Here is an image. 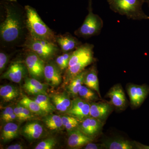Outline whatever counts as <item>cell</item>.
<instances>
[{
	"instance_id": "cell-27",
	"label": "cell",
	"mask_w": 149,
	"mask_h": 149,
	"mask_svg": "<svg viewBox=\"0 0 149 149\" xmlns=\"http://www.w3.org/2000/svg\"><path fill=\"white\" fill-rule=\"evenodd\" d=\"M43 121L47 128L51 130H61L64 128L61 116L57 115H46Z\"/></svg>"
},
{
	"instance_id": "cell-15",
	"label": "cell",
	"mask_w": 149,
	"mask_h": 149,
	"mask_svg": "<svg viewBox=\"0 0 149 149\" xmlns=\"http://www.w3.org/2000/svg\"><path fill=\"white\" fill-rule=\"evenodd\" d=\"M67 143L72 149H77L84 147L89 143L93 142L94 139L85 135L78 128L68 132Z\"/></svg>"
},
{
	"instance_id": "cell-17",
	"label": "cell",
	"mask_w": 149,
	"mask_h": 149,
	"mask_svg": "<svg viewBox=\"0 0 149 149\" xmlns=\"http://www.w3.org/2000/svg\"><path fill=\"white\" fill-rule=\"evenodd\" d=\"M56 42L64 53L73 52L82 45L77 38L70 34L56 36Z\"/></svg>"
},
{
	"instance_id": "cell-21",
	"label": "cell",
	"mask_w": 149,
	"mask_h": 149,
	"mask_svg": "<svg viewBox=\"0 0 149 149\" xmlns=\"http://www.w3.org/2000/svg\"><path fill=\"white\" fill-rule=\"evenodd\" d=\"M88 69L84 70L82 72L72 78L68 83L67 87V92L70 95L73 97H78V93L83 85H84L85 76Z\"/></svg>"
},
{
	"instance_id": "cell-32",
	"label": "cell",
	"mask_w": 149,
	"mask_h": 149,
	"mask_svg": "<svg viewBox=\"0 0 149 149\" xmlns=\"http://www.w3.org/2000/svg\"><path fill=\"white\" fill-rule=\"evenodd\" d=\"M17 106L21 112L22 116L24 118V120H31L35 117L33 113L27 109V108L19 104H18Z\"/></svg>"
},
{
	"instance_id": "cell-36",
	"label": "cell",
	"mask_w": 149,
	"mask_h": 149,
	"mask_svg": "<svg viewBox=\"0 0 149 149\" xmlns=\"http://www.w3.org/2000/svg\"><path fill=\"white\" fill-rule=\"evenodd\" d=\"M14 112L15 113L17 117V119L21 121H24V118L22 116V114L20 109L18 106H16V107H14Z\"/></svg>"
},
{
	"instance_id": "cell-30",
	"label": "cell",
	"mask_w": 149,
	"mask_h": 149,
	"mask_svg": "<svg viewBox=\"0 0 149 149\" xmlns=\"http://www.w3.org/2000/svg\"><path fill=\"white\" fill-rule=\"evenodd\" d=\"M72 52L64 53L62 55L58 56L56 59L55 63L61 71L66 70L68 67L70 56Z\"/></svg>"
},
{
	"instance_id": "cell-41",
	"label": "cell",
	"mask_w": 149,
	"mask_h": 149,
	"mask_svg": "<svg viewBox=\"0 0 149 149\" xmlns=\"http://www.w3.org/2000/svg\"><path fill=\"white\" fill-rule=\"evenodd\" d=\"M6 1H8L10 2H16L17 0H6Z\"/></svg>"
},
{
	"instance_id": "cell-2",
	"label": "cell",
	"mask_w": 149,
	"mask_h": 149,
	"mask_svg": "<svg viewBox=\"0 0 149 149\" xmlns=\"http://www.w3.org/2000/svg\"><path fill=\"white\" fill-rule=\"evenodd\" d=\"M6 16L0 24V36L3 42H15L21 37L23 32V20L20 13L13 7H6Z\"/></svg>"
},
{
	"instance_id": "cell-12",
	"label": "cell",
	"mask_w": 149,
	"mask_h": 149,
	"mask_svg": "<svg viewBox=\"0 0 149 149\" xmlns=\"http://www.w3.org/2000/svg\"><path fill=\"white\" fill-rule=\"evenodd\" d=\"M44 78L47 85L56 88L62 81L61 71L55 63L49 62L45 65Z\"/></svg>"
},
{
	"instance_id": "cell-23",
	"label": "cell",
	"mask_w": 149,
	"mask_h": 149,
	"mask_svg": "<svg viewBox=\"0 0 149 149\" xmlns=\"http://www.w3.org/2000/svg\"><path fill=\"white\" fill-rule=\"evenodd\" d=\"M19 127L16 123L10 122L4 125L1 135V140L6 143L17 138L19 133Z\"/></svg>"
},
{
	"instance_id": "cell-10",
	"label": "cell",
	"mask_w": 149,
	"mask_h": 149,
	"mask_svg": "<svg viewBox=\"0 0 149 149\" xmlns=\"http://www.w3.org/2000/svg\"><path fill=\"white\" fill-rule=\"evenodd\" d=\"M127 90L130 104L136 107L142 104L149 94V88L147 85L130 84Z\"/></svg>"
},
{
	"instance_id": "cell-24",
	"label": "cell",
	"mask_w": 149,
	"mask_h": 149,
	"mask_svg": "<svg viewBox=\"0 0 149 149\" xmlns=\"http://www.w3.org/2000/svg\"><path fill=\"white\" fill-rule=\"evenodd\" d=\"M19 95L18 88L14 85H1L0 87V96L4 102L11 101L17 98Z\"/></svg>"
},
{
	"instance_id": "cell-19",
	"label": "cell",
	"mask_w": 149,
	"mask_h": 149,
	"mask_svg": "<svg viewBox=\"0 0 149 149\" xmlns=\"http://www.w3.org/2000/svg\"><path fill=\"white\" fill-rule=\"evenodd\" d=\"M23 88L29 95L34 96L41 94L47 95V84L41 83L40 80L32 77L25 78Z\"/></svg>"
},
{
	"instance_id": "cell-40",
	"label": "cell",
	"mask_w": 149,
	"mask_h": 149,
	"mask_svg": "<svg viewBox=\"0 0 149 149\" xmlns=\"http://www.w3.org/2000/svg\"><path fill=\"white\" fill-rule=\"evenodd\" d=\"M145 3H147L148 4L149 7V0H145Z\"/></svg>"
},
{
	"instance_id": "cell-6",
	"label": "cell",
	"mask_w": 149,
	"mask_h": 149,
	"mask_svg": "<svg viewBox=\"0 0 149 149\" xmlns=\"http://www.w3.org/2000/svg\"><path fill=\"white\" fill-rule=\"evenodd\" d=\"M28 50L35 53L45 61H47L58 53L59 48L56 43L33 38L29 35L24 44Z\"/></svg>"
},
{
	"instance_id": "cell-9",
	"label": "cell",
	"mask_w": 149,
	"mask_h": 149,
	"mask_svg": "<svg viewBox=\"0 0 149 149\" xmlns=\"http://www.w3.org/2000/svg\"><path fill=\"white\" fill-rule=\"evenodd\" d=\"M90 108V102L84 100L80 97H76L72 100L71 106L65 114L76 118L82 121L91 116Z\"/></svg>"
},
{
	"instance_id": "cell-5",
	"label": "cell",
	"mask_w": 149,
	"mask_h": 149,
	"mask_svg": "<svg viewBox=\"0 0 149 149\" xmlns=\"http://www.w3.org/2000/svg\"><path fill=\"white\" fill-rule=\"evenodd\" d=\"M88 13L81 26L74 32L77 37L90 38L99 35L103 27L104 22L101 17L93 13L92 0H89Z\"/></svg>"
},
{
	"instance_id": "cell-31",
	"label": "cell",
	"mask_w": 149,
	"mask_h": 149,
	"mask_svg": "<svg viewBox=\"0 0 149 149\" xmlns=\"http://www.w3.org/2000/svg\"><path fill=\"white\" fill-rule=\"evenodd\" d=\"M57 141L53 138L45 139L39 143L35 147V149H52L55 147Z\"/></svg>"
},
{
	"instance_id": "cell-22",
	"label": "cell",
	"mask_w": 149,
	"mask_h": 149,
	"mask_svg": "<svg viewBox=\"0 0 149 149\" xmlns=\"http://www.w3.org/2000/svg\"><path fill=\"white\" fill-rule=\"evenodd\" d=\"M97 70L95 65H93L90 69H88V72L85 76L84 85L93 91H95L100 98V87L98 77Z\"/></svg>"
},
{
	"instance_id": "cell-37",
	"label": "cell",
	"mask_w": 149,
	"mask_h": 149,
	"mask_svg": "<svg viewBox=\"0 0 149 149\" xmlns=\"http://www.w3.org/2000/svg\"><path fill=\"white\" fill-rule=\"evenodd\" d=\"M24 148V147L21 144L16 143L10 145L6 148V149H22Z\"/></svg>"
},
{
	"instance_id": "cell-34",
	"label": "cell",
	"mask_w": 149,
	"mask_h": 149,
	"mask_svg": "<svg viewBox=\"0 0 149 149\" xmlns=\"http://www.w3.org/2000/svg\"><path fill=\"white\" fill-rule=\"evenodd\" d=\"M14 112V108L13 107H6L2 112L1 114V118L4 121L8 116H9L11 114H12Z\"/></svg>"
},
{
	"instance_id": "cell-3",
	"label": "cell",
	"mask_w": 149,
	"mask_h": 149,
	"mask_svg": "<svg viewBox=\"0 0 149 149\" xmlns=\"http://www.w3.org/2000/svg\"><path fill=\"white\" fill-rule=\"evenodd\" d=\"M25 24L29 35L36 39L56 43L54 32L43 21L35 8L29 5L24 7Z\"/></svg>"
},
{
	"instance_id": "cell-16",
	"label": "cell",
	"mask_w": 149,
	"mask_h": 149,
	"mask_svg": "<svg viewBox=\"0 0 149 149\" xmlns=\"http://www.w3.org/2000/svg\"><path fill=\"white\" fill-rule=\"evenodd\" d=\"M19 131L21 135L27 140L33 141L40 139L42 136L44 128L40 123L33 121L24 125Z\"/></svg>"
},
{
	"instance_id": "cell-33",
	"label": "cell",
	"mask_w": 149,
	"mask_h": 149,
	"mask_svg": "<svg viewBox=\"0 0 149 149\" xmlns=\"http://www.w3.org/2000/svg\"><path fill=\"white\" fill-rule=\"evenodd\" d=\"M8 56L5 53H0V72L1 74L5 69L8 61Z\"/></svg>"
},
{
	"instance_id": "cell-38",
	"label": "cell",
	"mask_w": 149,
	"mask_h": 149,
	"mask_svg": "<svg viewBox=\"0 0 149 149\" xmlns=\"http://www.w3.org/2000/svg\"><path fill=\"white\" fill-rule=\"evenodd\" d=\"M134 143H135L136 149H149V146L143 145V144L141 143L136 142V141H134Z\"/></svg>"
},
{
	"instance_id": "cell-8",
	"label": "cell",
	"mask_w": 149,
	"mask_h": 149,
	"mask_svg": "<svg viewBox=\"0 0 149 149\" xmlns=\"http://www.w3.org/2000/svg\"><path fill=\"white\" fill-rule=\"evenodd\" d=\"M28 70L24 63L14 61L11 63L6 71L2 74L1 78L19 83L24 78Z\"/></svg>"
},
{
	"instance_id": "cell-26",
	"label": "cell",
	"mask_w": 149,
	"mask_h": 149,
	"mask_svg": "<svg viewBox=\"0 0 149 149\" xmlns=\"http://www.w3.org/2000/svg\"><path fill=\"white\" fill-rule=\"evenodd\" d=\"M19 104L27 108V109L35 114L42 116L47 114L35 100L28 97L27 96H23L19 101Z\"/></svg>"
},
{
	"instance_id": "cell-29",
	"label": "cell",
	"mask_w": 149,
	"mask_h": 149,
	"mask_svg": "<svg viewBox=\"0 0 149 149\" xmlns=\"http://www.w3.org/2000/svg\"><path fill=\"white\" fill-rule=\"evenodd\" d=\"M61 118L63 127L68 133L78 128L80 120L68 114L63 116Z\"/></svg>"
},
{
	"instance_id": "cell-1",
	"label": "cell",
	"mask_w": 149,
	"mask_h": 149,
	"mask_svg": "<svg viewBox=\"0 0 149 149\" xmlns=\"http://www.w3.org/2000/svg\"><path fill=\"white\" fill-rule=\"evenodd\" d=\"M94 47L92 44L85 43L82 44L72 52L65 74V83L66 84H68L74 76L95 61Z\"/></svg>"
},
{
	"instance_id": "cell-35",
	"label": "cell",
	"mask_w": 149,
	"mask_h": 149,
	"mask_svg": "<svg viewBox=\"0 0 149 149\" xmlns=\"http://www.w3.org/2000/svg\"><path fill=\"white\" fill-rule=\"evenodd\" d=\"M85 149H104L102 143H94L91 142L84 146Z\"/></svg>"
},
{
	"instance_id": "cell-7",
	"label": "cell",
	"mask_w": 149,
	"mask_h": 149,
	"mask_svg": "<svg viewBox=\"0 0 149 149\" xmlns=\"http://www.w3.org/2000/svg\"><path fill=\"white\" fill-rule=\"evenodd\" d=\"M24 63L31 77L39 80L44 78L45 61L37 54L28 50L24 60Z\"/></svg>"
},
{
	"instance_id": "cell-4",
	"label": "cell",
	"mask_w": 149,
	"mask_h": 149,
	"mask_svg": "<svg viewBox=\"0 0 149 149\" xmlns=\"http://www.w3.org/2000/svg\"><path fill=\"white\" fill-rule=\"evenodd\" d=\"M110 8L115 13L135 20L149 19L143 10L145 0H107Z\"/></svg>"
},
{
	"instance_id": "cell-14",
	"label": "cell",
	"mask_w": 149,
	"mask_h": 149,
	"mask_svg": "<svg viewBox=\"0 0 149 149\" xmlns=\"http://www.w3.org/2000/svg\"><path fill=\"white\" fill-rule=\"evenodd\" d=\"M90 116L104 122L112 111L113 106L107 102H91Z\"/></svg>"
},
{
	"instance_id": "cell-13",
	"label": "cell",
	"mask_w": 149,
	"mask_h": 149,
	"mask_svg": "<svg viewBox=\"0 0 149 149\" xmlns=\"http://www.w3.org/2000/svg\"><path fill=\"white\" fill-rule=\"evenodd\" d=\"M107 96L110 100L109 103L113 106L120 110L125 109L127 101L125 93L120 84H116L112 87Z\"/></svg>"
},
{
	"instance_id": "cell-28",
	"label": "cell",
	"mask_w": 149,
	"mask_h": 149,
	"mask_svg": "<svg viewBox=\"0 0 149 149\" xmlns=\"http://www.w3.org/2000/svg\"><path fill=\"white\" fill-rule=\"evenodd\" d=\"M97 93L91 88L83 85L78 93V96L84 100L91 102H95L100 100Z\"/></svg>"
},
{
	"instance_id": "cell-20",
	"label": "cell",
	"mask_w": 149,
	"mask_h": 149,
	"mask_svg": "<svg viewBox=\"0 0 149 149\" xmlns=\"http://www.w3.org/2000/svg\"><path fill=\"white\" fill-rule=\"evenodd\" d=\"M104 149H136L134 141H131L121 138H115L105 140L102 143Z\"/></svg>"
},
{
	"instance_id": "cell-25",
	"label": "cell",
	"mask_w": 149,
	"mask_h": 149,
	"mask_svg": "<svg viewBox=\"0 0 149 149\" xmlns=\"http://www.w3.org/2000/svg\"><path fill=\"white\" fill-rule=\"evenodd\" d=\"M31 99L35 100L47 114L52 113L56 110L49 96L48 95L41 94L37 95Z\"/></svg>"
},
{
	"instance_id": "cell-11",
	"label": "cell",
	"mask_w": 149,
	"mask_h": 149,
	"mask_svg": "<svg viewBox=\"0 0 149 149\" xmlns=\"http://www.w3.org/2000/svg\"><path fill=\"white\" fill-rule=\"evenodd\" d=\"M104 124L101 120L90 116L80 121L78 128L85 135L93 139L101 132Z\"/></svg>"
},
{
	"instance_id": "cell-39",
	"label": "cell",
	"mask_w": 149,
	"mask_h": 149,
	"mask_svg": "<svg viewBox=\"0 0 149 149\" xmlns=\"http://www.w3.org/2000/svg\"><path fill=\"white\" fill-rule=\"evenodd\" d=\"M17 119V117L16 115H15V113L14 112L12 114H11L9 116H8L6 119L5 120L4 122L6 123L11 122L12 121L15 120Z\"/></svg>"
},
{
	"instance_id": "cell-18",
	"label": "cell",
	"mask_w": 149,
	"mask_h": 149,
	"mask_svg": "<svg viewBox=\"0 0 149 149\" xmlns=\"http://www.w3.org/2000/svg\"><path fill=\"white\" fill-rule=\"evenodd\" d=\"M49 97L56 110L58 111L65 113L71 106L72 100L67 92L54 93Z\"/></svg>"
}]
</instances>
